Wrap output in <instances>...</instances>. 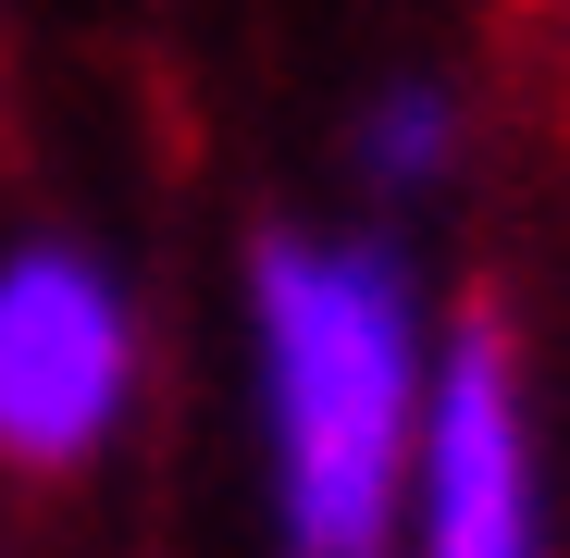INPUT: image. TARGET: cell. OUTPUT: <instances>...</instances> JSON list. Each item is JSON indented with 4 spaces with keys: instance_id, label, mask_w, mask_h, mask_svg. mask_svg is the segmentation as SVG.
I'll return each mask as SVG.
<instances>
[{
    "instance_id": "obj_1",
    "label": "cell",
    "mask_w": 570,
    "mask_h": 558,
    "mask_svg": "<svg viewBox=\"0 0 570 558\" xmlns=\"http://www.w3.org/2000/svg\"><path fill=\"white\" fill-rule=\"evenodd\" d=\"M261 311V410H273V497L298 558H385L410 447H422V335L410 273L385 248L273 236L248 273Z\"/></svg>"
},
{
    "instance_id": "obj_2",
    "label": "cell",
    "mask_w": 570,
    "mask_h": 558,
    "mask_svg": "<svg viewBox=\"0 0 570 558\" xmlns=\"http://www.w3.org/2000/svg\"><path fill=\"white\" fill-rule=\"evenodd\" d=\"M125 385H137L125 286L87 248H13L0 261V459L75 472L125 422Z\"/></svg>"
},
{
    "instance_id": "obj_3",
    "label": "cell",
    "mask_w": 570,
    "mask_h": 558,
    "mask_svg": "<svg viewBox=\"0 0 570 558\" xmlns=\"http://www.w3.org/2000/svg\"><path fill=\"white\" fill-rule=\"evenodd\" d=\"M422 558H546L533 533V434H521V360L497 323H459V347L422 372Z\"/></svg>"
},
{
    "instance_id": "obj_4",
    "label": "cell",
    "mask_w": 570,
    "mask_h": 558,
    "mask_svg": "<svg viewBox=\"0 0 570 558\" xmlns=\"http://www.w3.org/2000/svg\"><path fill=\"white\" fill-rule=\"evenodd\" d=\"M360 161L385 174V186H434V174L459 161V112H446V87H385V100H372Z\"/></svg>"
}]
</instances>
